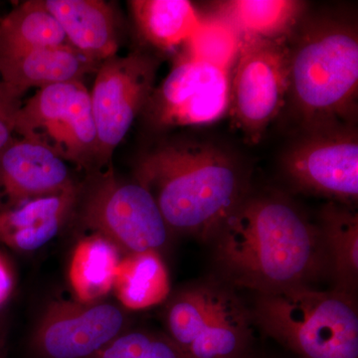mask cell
Returning <instances> with one entry per match:
<instances>
[{
  "label": "cell",
  "instance_id": "cell-1",
  "mask_svg": "<svg viewBox=\"0 0 358 358\" xmlns=\"http://www.w3.org/2000/svg\"><path fill=\"white\" fill-rule=\"evenodd\" d=\"M213 239L226 281L258 294L308 286L327 266L319 228L274 195L244 199Z\"/></svg>",
  "mask_w": 358,
  "mask_h": 358
},
{
  "label": "cell",
  "instance_id": "cell-2",
  "mask_svg": "<svg viewBox=\"0 0 358 358\" xmlns=\"http://www.w3.org/2000/svg\"><path fill=\"white\" fill-rule=\"evenodd\" d=\"M136 181L147 188L171 231L213 239L243 201V173L210 143H164L138 162Z\"/></svg>",
  "mask_w": 358,
  "mask_h": 358
},
{
  "label": "cell",
  "instance_id": "cell-3",
  "mask_svg": "<svg viewBox=\"0 0 358 358\" xmlns=\"http://www.w3.org/2000/svg\"><path fill=\"white\" fill-rule=\"evenodd\" d=\"M288 41V98L305 128L350 124L357 110V26L345 18L305 16Z\"/></svg>",
  "mask_w": 358,
  "mask_h": 358
},
{
  "label": "cell",
  "instance_id": "cell-4",
  "mask_svg": "<svg viewBox=\"0 0 358 358\" xmlns=\"http://www.w3.org/2000/svg\"><path fill=\"white\" fill-rule=\"evenodd\" d=\"M256 324L299 358H358V313L352 294L310 286L258 294Z\"/></svg>",
  "mask_w": 358,
  "mask_h": 358
},
{
  "label": "cell",
  "instance_id": "cell-5",
  "mask_svg": "<svg viewBox=\"0 0 358 358\" xmlns=\"http://www.w3.org/2000/svg\"><path fill=\"white\" fill-rule=\"evenodd\" d=\"M254 324L253 310L231 287L207 280L174 294L164 336L182 358H248Z\"/></svg>",
  "mask_w": 358,
  "mask_h": 358
},
{
  "label": "cell",
  "instance_id": "cell-6",
  "mask_svg": "<svg viewBox=\"0 0 358 358\" xmlns=\"http://www.w3.org/2000/svg\"><path fill=\"white\" fill-rule=\"evenodd\" d=\"M14 134L80 169L96 171L98 138L90 91L82 81L39 89L16 115Z\"/></svg>",
  "mask_w": 358,
  "mask_h": 358
},
{
  "label": "cell",
  "instance_id": "cell-7",
  "mask_svg": "<svg viewBox=\"0 0 358 358\" xmlns=\"http://www.w3.org/2000/svg\"><path fill=\"white\" fill-rule=\"evenodd\" d=\"M82 222L124 253L159 252L171 230L157 202L138 181L127 182L113 169L98 173L80 207Z\"/></svg>",
  "mask_w": 358,
  "mask_h": 358
},
{
  "label": "cell",
  "instance_id": "cell-8",
  "mask_svg": "<svg viewBox=\"0 0 358 358\" xmlns=\"http://www.w3.org/2000/svg\"><path fill=\"white\" fill-rule=\"evenodd\" d=\"M157 69V59L140 51L113 56L99 66L90 92L98 138V173L112 169L115 148L154 93Z\"/></svg>",
  "mask_w": 358,
  "mask_h": 358
},
{
  "label": "cell",
  "instance_id": "cell-9",
  "mask_svg": "<svg viewBox=\"0 0 358 358\" xmlns=\"http://www.w3.org/2000/svg\"><path fill=\"white\" fill-rule=\"evenodd\" d=\"M288 94L287 42L241 39L231 72L229 113L247 140H261Z\"/></svg>",
  "mask_w": 358,
  "mask_h": 358
},
{
  "label": "cell",
  "instance_id": "cell-10",
  "mask_svg": "<svg viewBox=\"0 0 358 358\" xmlns=\"http://www.w3.org/2000/svg\"><path fill=\"white\" fill-rule=\"evenodd\" d=\"M284 169L301 192L348 204L358 197V138L350 124L307 131L284 157Z\"/></svg>",
  "mask_w": 358,
  "mask_h": 358
},
{
  "label": "cell",
  "instance_id": "cell-11",
  "mask_svg": "<svg viewBox=\"0 0 358 358\" xmlns=\"http://www.w3.org/2000/svg\"><path fill=\"white\" fill-rule=\"evenodd\" d=\"M231 72L182 52L148 101L152 120L171 128L222 119L229 112Z\"/></svg>",
  "mask_w": 358,
  "mask_h": 358
},
{
  "label": "cell",
  "instance_id": "cell-12",
  "mask_svg": "<svg viewBox=\"0 0 358 358\" xmlns=\"http://www.w3.org/2000/svg\"><path fill=\"white\" fill-rule=\"evenodd\" d=\"M127 331L128 317L115 303L54 301L37 322L30 350L35 358H92Z\"/></svg>",
  "mask_w": 358,
  "mask_h": 358
},
{
  "label": "cell",
  "instance_id": "cell-13",
  "mask_svg": "<svg viewBox=\"0 0 358 358\" xmlns=\"http://www.w3.org/2000/svg\"><path fill=\"white\" fill-rule=\"evenodd\" d=\"M75 185L67 162L38 143L13 138L0 150V212Z\"/></svg>",
  "mask_w": 358,
  "mask_h": 358
},
{
  "label": "cell",
  "instance_id": "cell-14",
  "mask_svg": "<svg viewBox=\"0 0 358 358\" xmlns=\"http://www.w3.org/2000/svg\"><path fill=\"white\" fill-rule=\"evenodd\" d=\"M79 194L75 185L0 212V241L21 252L41 248L57 236L76 208Z\"/></svg>",
  "mask_w": 358,
  "mask_h": 358
},
{
  "label": "cell",
  "instance_id": "cell-15",
  "mask_svg": "<svg viewBox=\"0 0 358 358\" xmlns=\"http://www.w3.org/2000/svg\"><path fill=\"white\" fill-rule=\"evenodd\" d=\"M68 44L100 65L119 50L114 11L102 0H43Z\"/></svg>",
  "mask_w": 358,
  "mask_h": 358
},
{
  "label": "cell",
  "instance_id": "cell-16",
  "mask_svg": "<svg viewBox=\"0 0 358 358\" xmlns=\"http://www.w3.org/2000/svg\"><path fill=\"white\" fill-rule=\"evenodd\" d=\"M99 64L69 44L44 47L15 57L0 59L1 82L23 96L31 88L82 81L96 72Z\"/></svg>",
  "mask_w": 358,
  "mask_h": 358
},
{
  "label": "cell",
  "instance_id": "cell-17",
  "mask_svg": "<svg viewBox=\"0 0 358 358\" xmlns=\"http://www.w3.org/2000/svg\"><path fill=\"white\" fill-rule=\"evenodd\" d=\"M307 4L296 0H230L212 14L229 23L240 39L288 41L306 16Z\"/></svg>",
  "mask_w": 358,
  "mask_h": 358
},
{
  "label": "cell",
  "instance_id": "cell-18",
  "mask_svg": "<svg viewBox=\"0 0 358 358\" xmlns=\"http://www.w3.org/2000/svg\"><path fill=\"white\" fill-rule=\"evenodd\" d=\"M129 6L141 37L162 51L182 48L203 20L187 0H131Z\"/></svg>",
  "mask_w": 358,
  "mask_h": 358
},
{
  "label": "cell",
  "instance_id": "cell-19",
  "mask_svg": "<svg viewBox=\"0 0 358 358\" xmlns=\"http://www.w3.org/2000/svg\"><path fill=\"white\" fill-rule=\"evenodd\" d=\"M122 252L101 235L83 238L71 258L69 282L76 300L82 303L102 301L114 287Z\"/></svg>",
  "mask_w": 358,
  "mask_h": 358
},
{
  "label": "cell",
  "instance_id": "cell-20",
  "mask_svg": "<svg viewBox=\"0 0 358 358\" xmlns=\"http://www.w3.org/2000/svg\"><path fill=\"white\" fill-rule=\"evenodd\" d=\"M319 228L327 266L331 267L336 289L352 294L358 279V216L346 206L329 203L320 213Z\"/></svg>",
  "mask_w": 358,
  "mask_h": 358
},
{
  "label": "cell",
  "instance_id": "cell-21",
  "mask_svg": "<svg viewBox=\"0 0 358 358\" xmlns=\"http://www.w3.org/2000/svg\"><path fill=\"white\" fill-rule=\"evenodd\" d=\"M65 44L64 32L43 0L22 2L0 20V59Z\"/></svg>",
  "mask_w": 358,
  "mask_h": 358
},
{
  "label": "cell",
  "instance_id": "cell-22",
  "mask_svg": "<svg viewBox=\"0 0 358 358\" xmlns=\"http://www.w3.org/2000/svg\"><path fill=\"white\" fill-rule=\"evenodd\" d=\"M113 289L122 307L131 310H145L166 300L171 282L159 252H141L122 257Z\"/></svg>",
  "mask_w": 358,
  "mask_h": 358
},
{
  "label": "cell",
  "instance_id": "cell-23",
  "mask_svg": "<svg viewBox=\"0 0 358 358\" xmlns=\"http://www.w3.org/2000/svg\"><path fill=\"white\" fill-rule=\"evenodd\" d=\"M239 35L234 28L217 16L203 15L199 29L182 47V52L232 70L240 48Z\"/></svg>",
  "mask_w": 358,
  "mask_h": 358
},
{
  "label": "cell",
  "instance_id": "cell-24",
  "mask_svg": "<svg viewBox=\"0 0 358 358\" xmlns=\"http://www.w3.org/2000/svg\"><path fill=\"white\" fill-rule=\"evenodd\" d=\"M92 358H182L166 336L127 331Z\"/></svg>",
  "mask_w": 358,
  "mask_h": 358
},
{
  "label": "cell",
  "instance_id": "cell-25",
  "mask_svg": "<svg viewBox=\"0 0 358 358\" xmlns=\"http://www.w3.org/2000/svg\"><path fill=\"white\" fill-rule=\"evenodd\" d=\"M20 94L0 81V150L13 138L16 115L21 102Z\"/></svg>",
  "mask_w": 358,
  "mask_h": 358
},
{
  "label": "cell",
  "instance_id": "cell-26",
  "mask_svg": "<svg viewBox=\"0 0 358 358\" xmlns=\"http://www.w3.org/2000/svg\"><path fill=\"white\" fill-rule=\"evenodd\" d=\"M13 275L6 259L0 255V307L3 305L13 289Z\"/></svg>",
  "mask_w": 358,
  "mask_h": 358
},
{
  "label": "cell",
  "instance_id": "cell-27",
  "mask_svg": "<svg viewBox=\"0 0 358 358\" xmlns=\"http://www.w3.org/2000/svg\"><path fill=\"white\" fill-rule=\"evenodd\" d=\"M7 345V331L2 320H0V358H6Z\"/></svg>",
  "mask_w": 358,
  "mask_h": 358
}]
</instances>
